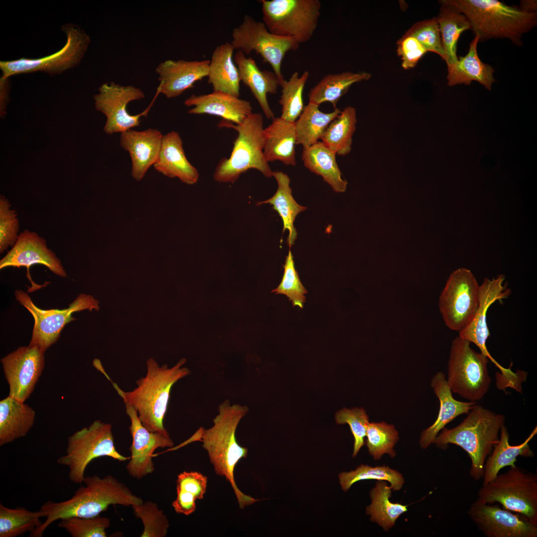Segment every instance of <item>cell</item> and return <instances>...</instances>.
I'll return each instance as SVG.
<instances>
[{
    "mask_svg": "<svg viewBox=\"0 0 537 537\" xmlns=\"http://www.w3.org/2000/svg\"><path fill=\"white\" fill-rule=\"evenodd\" d=\"M445 0L468 18L479 42L506 38L520 46L523 34L537 25L536 12H526L497 0Z\"/></svg>",
    "mask_w": 537,
    "mask_h": 537,
    "instance_id": "cell-5",
    "label": "cell"
},
{
    "mask_svg": "<svg viewBox=\"0 0 537 537\" xmlns=\"http://www.w3.org/2000/svg\"><path fill=\"white\" fill-rule=\"evenodd\" d=\"M284 273L281 281L278 286L272 292L276 294L286 295L291 301L294 306L303 307L305 302V294L307 293L302 284L297 271L295 269L293 257L290 249L286 257L285 264L283 266Z\"/></svg>",
    "mask_w": 537,
    "mask_h": 537,
    "instance_id": "cell-46",
    "label": "cell"
},
{
    "mask_svg": "<svg viewBox=\"0 0 537 537\" xmlns=\"http://www.w3.org/2000/svg\"><path fill=\"white\" fill-rule=\"evenodd\" d=\"M44 354L37 347L22 346L0 359L9 396L21 402L29 398L44 369Z\"/></svg>",
    "mask_w": 537,
    "mask_h": 537,
    "instance_id": "cell-16",
    "label": "cell"
},
{
    "mask_svg": "<svg viewBox=\"0 0 537 537\" xmlns=\"http://www.w3.org/2000/svg\"><path fill=\"white\" fill-rule=\"evenodd\" d=\"M319 105L308 102L295 123L296 144L303 148L319 141L330 123L340 113L337 107L329 113L321 111Z\"/></svg>",
    "mask_w": 537,
    "mask_h": 537,
    "instance_id": "cell-37",
    "label": "cell"
},
{
    "mask_svg": "<svg viewBox=\"0 0 537 537\" xmlns=\"http://www.w3.org/2000/svg\"><path fill=\"white\" fill-rule=\"evenodd\" d=\"M441 4L437 17L442 44L445 53L447 67L454 65L458 60L457 43L463 31L471 29L468 18L445 0L439 1Z\"/></svg>",
    "mask_w": 537,
    "mask_h": 537,
    "instance_id": "cell-34",
    "label": "cell"
},
{
    "mask_svg": "<svg viewBox=\"0 0 537 537\" xmlns=\"http://www.w3.org/2000/svg\"><path fill=\"white\" fill-rule=\"evenodd\" d=\"M339 482L344 491H347L356 482L374 479L388 481L394 491L400 490L405 482L402 474L385 465L374 467L361 464L355 470L343 472L339 475Z\"/></svg>",
    "mask_w": 537,
    "mask_h": 537,
    "instance_id": "cell-42",
    "label": "cell"
},
{
    "mask_svg": "<svg viewBox=\"0 0 537 537\" xmlns=\"http://www.w3.org/2000/svg\"><path fill=\"white\" fill-rule=\"evenodd\" d=\"M35 411L8 396L0 401V446L25 437L33 427Z\"/></svg>",
    "mask_w": 537,
    "mask_h": 537,
    "instance_id": "cell-29",
    "label": "cell"
},
{
    "mask_svg": "<svg viewBox=\"0 0 537 537\" xmlns=\"http://www.w3.org/2000/svg\"><path fill=\"white\" fill-rule=\"evenodd\" d=\"M264 155L266 161H279L286 165H296V133L295 123L274 117L264 129Z\"/></svg>",
    "mask_w": 537,
    "mask_h": 537,
    "instance_id": "cell-27",
    "label": "cell"
},
{
    "mask_svg": "<svg viewBox=\"0 0 537 537\" xmlns=\"http://www.w3.org/2000/svg\"><path fill=\"white\" fill-rule=\"evenodd\" d=\"M321 6L319 0H263V22L271 33L291 38L300 45L316 30Z\"/></svg>",
    "mask_w": 537,
    "mask_h": 537,
    "instance_id": "cell-10",
    "label": "cell"
},
{
    "mask_svg": "<svg viewBox=\"0 0 537 537\" xmlns=\"http://www.w3.org/2000/svg\"><path fill=\"white\" fill-rule=\"evenodd\" d=\"M35 264L44 265L60 277L67 276L61 261L48 248L45 239L35 232L25 229L19 234L15 244L0 260V269L24 267L28 272L29 268Z\"/></svg>",
    "mask_w": 537,
    "mask_h": 537,
    "instance_id": "cell-20",
    "label": "cell"
},
{
    "mask_svg": "<svg viewBox=\"0 0 537 537\" xmlns=\"http://www.w3.org/2000/svg\"><path fill=\"white\" fill-rule=\"evenodd\" d=\"M272 175L277 183V190L271 197L258 202L257 205L269 204L272 206V208L278 213L282 219V233L286 230L289 231L287 243L290 247L294 244L297 235L294 226L295 218L299 213L305 210L307 207L299 205L295 200L290 186V179L286 174L276 171H272Z\"/></svg>",
    "mask_w": 537,
    "mask_h": 537,
    "instance_id": "cell-33",
    "label": "cell"
},
{
    "mask_svg": "<svg viewBox=\"0 0 537 537\" xmlns=\"http://www.w3.org/2000/svg\"><path fill=\"white\" fill-rule=\"evenodd\" d=\"M404 36L414 37L427 52L435 53L445 60V53L437 17L415 23Z\"/></svg>",
    "mask_w": 537,
    "mask_h": 537,
    "instance_id": "cell-47",
    "label": "cell"
},
{
    "mask_svg": "<svg viewBox=\"0 0 537 537\" xmlns=\"http://www.w3.org/2000/svg\"><path fill=\"white\" fill-rule=\"evenodd\" d=\"M41 510L31 511L22 507L9 508L0 504V537H16L32 534L42 525Z\"/></svg>",
    "mask_w": 537,
    "mask_h": 537,
    "instance_id": "cell-40",
    "label": "cell"
},
{
    "mask_svg": "<svg viewBox=\"0 0 537 537\" xmlns=\"http://www.w3.org/2000/svg\"><path fill=\"white\" fill-rule=\"evenodd\" d=\"M153 166L163 175L178 178L188 185L196 183L199 178L197 170L186 157L181 137L175 131L163 135L159 157Z\"/></svg>",
    "mask_w": 537,
    "mask_h": 537,
    "instance_id": "cell-25",
    "label": "cell"
},
{
    "mask_svg": "<svg viewBox=\"0 0 537 537\" xmlns=\"http://www.w3.org/2000/svg\"><path fill=\"white\" fill-rule=\"evenodd\" d=\"M234 50L229 42L215 49L209 65L208 83L212 85L213 91L239 97L241 80L238 68L233 60Z\"/></svg>",
    "mask_w": 537,
    "mask_h": 537,
    "instance_id": "cell-31",
    "label": "cell"
},
{
    "mask_svg": "<svg viewBox=\"0 0 537 537\" xmlns=\"http://www.w3.org/2000/svg\"><path fill=\"white\" fill-rule=\"evenodd\" d=\"M207 483V477L197 471H183L179 474L177 498L172 504L176 512L186 516L194 512L195 501L203 498Z\"/></svg>",
    "mask_w": 537,
    "mask_h": 537,
    "instance_id": "cell-39",
    "label": "cell"
},
{
    "mask_svg": "<svg viewBox=\"0 0 537 537\" xmlns=\"http://www.w3.org/2000/svg\"><path fill=\"white\" fill-rule=\"evenodd\" d=\"M209 60H167L156 68L160 82L157 88L167 98L178 97L208 75Z\"/></svg>",
    "mask_w": 537,
    "mask_h": 537,
    "instance_id": "cell-21",
    "label": "cell"
},
{
    "mask_svg": "<svg viewBox=\"0 0 537 537\" xmlns=\"http://www.w3.org/2000/svg\"><path fill=\"white\" fill-rule=\"evenodd\" d=\"M184 104L194 106L188 110L189 114L216 115L235 124L241 123L253 113L249 101L220 91L198 95L192 94Z\"/></svg>",
    "mask_w": 537,
    "mask_h": 537,
    "instance_id": "cell-23",
    "label": "cell"
},
{
    "mask_svg": "<svg viewBox=\"0 0 537 537\" xmlns=\"http://www.w3.org/2000/svg\"><path fill=\"white\" fill-rule=\"evenodd\" d=\"M391 489L386 481L377 480L370 491L371 503L365 510L366 514L370 516V520L386 532L394 527L402 514L408 511L407 505L390 501Z\"/></svg>",
    "mask_w": 537,
    "mask_h": 537,
    "instance_id": "cell-36",
    "label": "cell"
},
{
    "mask_svg": "<svg viewBox=\"0 0 537 537\" xmlns=\"http://www.w3.org/2000/svg\"><path fill=\"white\" fill-rule=\"evenodd\" d=\"M397 54L402 60V67L405 70L415 67L420 59L427 52L414 37L403 36L397 42Z\"/></svg>",
    "mask_w": 537,
    "mask_h": 537,
    "instance_id": "cell-50",
    "label": "cell"
},
{
    "mask_svg": "<svg viewBox=\"0 0 537 537\" xmlns=\"http://www.w3.org/2000/svg\"><path fill=\"white\" fill-rule=\"evenodd\" d=\"M467 514L477 528L487 537H537V525L526 517L497 505L477 499Z\"/></svg>",
    "mask_w": 537,
    "mask_h": 537,
    "instance_id": "cell-17",
    "label": "cell"
},
{
    "mask_svg": "<svg viewBox=\"0 0 537 537\" xmlns=\"http://www.w3.org/2000/svg\"><path fill=\"white\" fill-rule=\"evenodd\" d=\"M337 155L322 141L303 148L302 160L304 166L310 172L322 177L333 190L344 192L348 182L342 177V174L336 161Z\"/></svg>",
    "mask_w": 537,
    "mask_h": 537,
    "instance_id": "cell-32",
    "label": "cell"
},
{
    "mask_svg": "<svg viewBox=\"0 0 537 537\" xmlns=\"http://www.w3.org/2000/svg\"><path fill=\"white\" fill-rule=\"evenodd\" d=\"M371 77L370 74L365 72H344L327 74L310 90L309 102L319 106L324 102H330L335 108L340 99L353 84L367 81Z\"/></svg>",
    "mask_w": 537,
    "mask_h": 537,
    "instance_id": "cell-35",
    "label": "cell"
},
{
    "mask_svg": "<svg viewBox=\"0 0 537 537\" xmlns=\"http://www.w3.org/2000/svg\"><path fill=\"white\" fill-rule=\"evenodd\" d=\"M110 525V519L99 515L67 517L61 519L58 524L73 537H106V530Z\"/></svg>",
    "mask_w": 537,
    "mask_h": 537,
    "instance_id": "cell-45",
    "label": "cell"
},
{
    "mask_svg": "<svg viewBox=\"0 0 537 537\" xmlns=\"http://www.w3.org/2000/svg\"><path fill=\"white\" fill-rule=\"evenodd\" d=\"M124 404L130 419L129 430L132 438L129 448L131 456L126 469L131 476L140 479L155 471L152 457L155 450L160 448H172L174 443L169 435L148 430L142 424L136 410L128 404Z\"/></svg>",
    "mask_w": 537,
    "mask_h": 537,
    "instance_id": "cell-18",
    "label": "cell"
},
{
    "mask_svg": "<svg viewBox=\"0 0 537 537\" xmlns=\"http://www.w3.org/2000/svg\"><path fill=\"white\" fill-rule=\"evenodd\" d=\"M482 485L478 499L520 514L537 525V475L516 465Z\"/></svg>",
    "mask_w": 537,
    "mask_h": 537,
    "instance_id": "cell-8",
    "label": "cell"
},
{
    "mask_svg": "<svg viewBox=\"0 0 537 537\" xmlns=\"http://www.w3.org/2000/svg\"><path fill=\"white\" fill-rule=\"evenodd\" d=\"M218 126L233 128L238 136L230 157L221 159L217 165L213 176L214 180L233 183L250 169L259 171L267 178L272 177L264 155L265 135L262 114L252 113L238 124L222 119Z\"/></svg>",
    "mask_w": 537,
    "mask_h": 537,
    "instance_id": "cell-6",
    "label": "cell"
},
{
    "mask_svg": "<svg viewBox=\"0 0 537 537\" xmlns=\"http://www.w3.org/2000/svg\"><path fill=\"white\" fill-rule=\"evenodd\" d=\"M366 436L368 451L374 460L380 459L384 454L392 458L395 456L393 448L399 440V435L393 425L384 422H369Z\"/></svg>",
    "mask_w": 537,
    "mask_h": 537,
    "instance_id": "cell-43",
    "label": "cell"
},
{
    "mask_svg": "<svg viewBox=\"0 0 537 537\" xmlns=\"http://www.w3.org/2000/svg\"><path fill=\"white\" fill-rule=\"evenodd\" d=\"M143 112L131 115L127 110L128 104L133 100H141L145 95L143 91L132 86H121L113 82L101 85L98 93L93 96L95 109L105 115L106 122L103 128L107 134L122 133L140 125L141 116H147L156 97Z\"/></svg>",
    "mask_w": 537,
    "mask_h": 537,
    "instance_id": "cell-15",
    "label": "cell"
},
{
    "mask_svg": "<svg viewBox=\"0 0 537 537\" xmlns=\"http://www.w3.org/2000/svg\"><path fill=\"white\" fill-rule=\"evenodd\" d=\"M309 76L307 71L300 76L295 72L288 80H284L281 84V94L279 100L281 106L280 118L291 122H295L298 119L305 106L303 92Z\"/></svg>",
    "mask_w": 537,
    "mask_h": 537,
    "instance_id": "cell-41",
    "label": "cell"
},
{
    "mask_svg": "<svg viewBox=\"0 0 537 537\" xmlns=\"http://www.w3.org/2000/svg\"><path fill=\"white\" fill-rule=\"evenodd\" d=\"M163 135L156 129L139 131L130 129L121 133L120 144L128 152L132 162L131 176L137 181L143 179L156 162Z\"/></svg>",
    "mask_w": 537,
    "mask_h": 537,
    "instance_id": "cell-22",
    "label": "cell"
},
{
    "mask_svg": "<svg viewBox=\"0 0 537 537\" xmlns=\"http://www.w3.org/2000/svg\"><path fill=\"white\" fill-rule=\"evenodd\" d=\"M231 43L235 49L247 55L255 51L271 66L280 86L284 81L281 70L283 59L288 51L297 49L299 44L291 38L271 33L263 22L249 15H245L242 23L233 29Z\"/></svg>",
    "mask_w": 537,
    "mask_h": 537,
    "instance_id": "cell-12",
    "label": "cell"
},
{
    "mask_svg": "<svg viewBox=\"0 0 537 537\" xmlns=\"http://www.w3.org/2000/svg\"><path fill=\"white\" fill-rule=\"evenodd\" d=\"M537 434V427H536L522 443L511 446L509 443V434L507 428L505 425H503L500 430L499 441L485 462L482 478V485H485L491 481L502 468L515 465L517 457L534 456V453L530 448L529 442Z\"/></svg>",
    "mask_w": 537,
    "mask_h": 537,
    "instance_id": "cell-28",
    "label": "cell"
},
{
    "mask_svg": "<svg viewBox=\"0 0 537 537\" xmlns=\"http://www.w3.org/2000/svg\"><path fill=\"white\" fill-rule=\"evenodd\" d=\"M16 299L32 315L34 324L31 339L28 346L36 347L44 353L59 339L65 325L74 321V312L99 309V302L92 296L80 294L67 308L43 310L36 306L24 291L16 290Z\"/></svg>",
    "mask_w": 537,
    "mask_h": 537,
    "instance_id": "cell-13",
    "label": "cell"
},
{
    "mask_svg": "<svg viewBox=\"0 0 537 537\" xmlns=\"http://www.w3.org/2000/svg\"><path fill=\"white\" fill-rule=\"evenodd\" d=\"M3 195L0 196V252L3 253L9 247H13L19 234V221L15 210Z\"/></svg>",
    "mask_w": 537,
    "mask_h": 537,
    "instance_id": "cell-49",
    "label": "cell"
},
{
    "mask_svg": "<svg viewBox=\"0 0 537 537\" xmlns=\"http://www.w3.org/2000/svg\"><path fill=\"white\" fill-rule=\"evenodd\" d=\"M185 361L181 358L169 368L167 364L160 366L154 359L149 358L146 362V375L137 380L136 387L130 391H123L111 381L124 403L136 410L142 424L149 431L169 435L164 426V419L173 386L190 373L188 368L183 366Z\"/></svg>",
    "mask_w": 537,
    "mask_h": 537,
    "instance_id": "cell-3",
    "label": "cell"
},
{
    "mask_svg": "<svg viewBox=\"0 0 537 537\" xmlns=\"http://www.w3.org/2000/svg\"><path fill=\"white\" fill-rule=\"evenodd\" d=\"M431 386L440 401V409L435 422L424 430L420 439V445L423 449L434 443L435 439L445 426L457 416L468 414L476 402L457 400L452 395L445 375L438 372L433 378Z\"/></svg>",
    "mask_w": 537,
    "mask_h": 537,
    "instance_id": "cell-24",
    "label": "cell"
},
{
    "mask_svg": "<svg viewBox=\"0 0 537 537\" xmlns=\"http://www.w3.org/2000/svg\"><path fill=\"white\" fill-rule=\"evenodd\" d=\"M84 482L85 485L80 487L71 498L43 503L40 510L46 520L29 537H41L49 526L58 520L70 517H93L106 511L111 505L132 507L143 502L128 486L111 475L103 478L95 475L87 476Z\"/></svg>",
    "mask_w": 537,
    "mask_h": 537,
    "instance_id": "cell-1",
    "label": "cell"
},
{
    "mask_svg": "<svg viewBox=\"0 0 537 537\" xmlns=\"http://www.w3.org/2000/svg\"><path fill=\"white\" fill-rule=\"evenodd\" d=\"M9 79L0 78V116L2 118L5 115L6 107L8 103V92L9 91Z\"/></svg>",
    "mask_w": 537,
    "mask_h": 537,
    "instance_id": "cell-51",
    "label": "cell"
},
{
    "mask_svg": "<svg viewBox=\"0 0 537 537\" xmlns=\"http://www.w3.org/2000/svg\"><path fill=\"white\" fill-rule=\"evenodd\" d=\"M504 280L505 277L502 274L491 279H484L479 285V304L477 311L467 326L458 332V337L475 344L479 349L480 353L491 360L500 371H502L504 367L492 357L486 347V341L490 336L486 317L488 309L493 303L507 298L511 294V290L504 283Z\"/></svg>",
    "mask_w": 537,
    "mask_h": 537,
    "instance_id": "cell-19",
    "label": "cell"
},
{
    "mask_svg": "<svg viewBox=\"0 0 537 537\" xmlns=\"http://www.w3.org/2000/svg\"><path fill=\"white\" fill-rule=\"evenodd\" d=\"M102 456L119 461L130 458L116 450L111 425L97 420L68 437L66 453L58 458L57 462L68 468V477L71 482L82 484L89 464Z\"/></svg>",
    "mask_w": 537,
    "mask_h": 537,
    "instance_id": "cell-7",
    "label": "cell"
},
{
    "mask_svg": "<svg viewBox=\"0 0 537 537\" xmlns=\"http://www.w3.org/2000/svg\"><path fill=\"white\" fill-rule=\"evenodd\" d=\"M467 414L457 426L451 429L444 428L434 443L443 449L448 444L463 449L471 460L470 476L479 480L482 478L486 458L499 441L505 417L477 404Z\"/></svg>",
    "mask_w": 537,
    "mask_h": 537,
    "instance_id": "cell-4",
    "label": "cell"
},
{
    "mask_svg": "<svg viewBox=\"0 0 537 537\" xmlns=\"http://www.w3.org/2000/svg\"><path fill=\"white\" fill-rule=\"evenodd\" d=\"M234 61L238 68L241 81L247 86L259 103L266 117L269 119L274 118L268 100V94H275L279 81L273 72L261 70L255 61L251 57H246L241 50H238L234 56Z\"/></svg>",
    "mask_w": 537,
    "mask_h": 537,
    "instance_id": "cell-26",
    "label": "cell"
},
{
    "mask_svg": "<svg viewBox=\"0 0 537 537\" xmlns=\"http://www.w3.org/2000/svg\"><path fill=\"white\" fill-rule=\"evenodd\" d=\"M357 122L356 108L347 106L327 127L321 138L322 142L336 155H348L352 150Z\"/></svg>",
    "mask_w": 537,
    "mask_h": 537,
    "instance_id": "cell-38",
    "label": "cell"
},
{
    "mask_svg": "<svg viewBox=\"0 0 537 537\" xmlns=\"http://www.w3.org/2000/svg\"><path fill=\"white\" fill-rule=\"evenodd\" d=\"M520 4L521 10L529 12H536L537 7L536 0H522Z\"/></svg>",
    "mask_w": 537,
    "mask_h": 537,
    "instance_id": "cell-52",
    "label": "cell"
},
{
    "mask_svg": "<svg viewBox=\"0 0 537 537\" xmlns=\"http://www.w3.org/2000/svg\"><path fill=\"white\" fill-rule=\"evenodd\" d=\"M479 37L475 35L469 44L468 53L464 56L458 57L457 62L448 67L447 79L449 86L464 84L468 85L475 81L487 89L490 90L495 82L494 69L489 65L484 63L479 58L477 51Z\"/></svg>",
    "mask_w": 537,
    "mask_h": 537,
    "instance_id": "cell-30",
    "label": "cell"
},
{
    "mask_svg": "<svg viewBox=\"0 0 537 537\" xmlns=\"http://www.w3.org/2000/svg\"><path fill=\"white\" fill-rule=\"evenodd\" d=\"M66 35L64 46L58 51L37 59L21 58L0 62L1 77L42 72L58 75L78 66L83 59L90 42V36L78 26L67 24L62 26Z\"/></svg>",
    "mask_w": 537,
    "mask_h": 537,
    "instance_id": "cell-11",
    "label": "cell"
},
{
    "mask_svg": "<svg viewBox=\"0 0 537 537\" xmlns=\"http://www.w3.org/2000/svg\"><path fill=\"white\" fill-rule=\"evenodd\" d=\"M337 423L348 424L354 438L353 456H356L361 448L364 445V438L369 423V419L362 408L348 409L345 408L338 411L335 415Z\"/></svg>",
    "mask_w": 537,
    "mask_h": 537,
    "instance_id": "cell-48",
    "label": "cell"
},
{
    "mask_svg": "<svg viewBox=\"0 0 537 537\" xmlns=\"http://www.w3.org/2000/svg\"><path fill=\"white\" fill-rule=\"evenodd\" d=\"M248 410L246 406L231 405L229 400H225L218 406V414L213 419V426L207 430L200 428L187 441L202 442L216 473L224 476L229 482L241 509L259 501L241 492L234 478L236 464L248 454V449L237 442L236 431Z\"/></svg>",
    "mask_w": 537,
    "mask_h": 537,
    "instance_id": "cell-2",
    "label": "cell"
},
{
    "mask_svg": "<svg viewBox=\"0 0 537 537\" xmlns=\"http://www.w3.org/2000/svg\"><path fill=\"white\" fill-rule=\"evenodd\" d=\"M470 343L458 336L452 340L447 381L452 392L477 402L485 396L491 385L489 360L472 349Z\"/></svg>",
    "mask_w": 537,
    "mask_h": 537,
    "instance_id": "cell-9",
    "label": "cell"
},
{
    "mask_svg": "<svg viewBox=\"0 0 537 537\" xmlns=\"http://www.w3.org/2000/svg\"><path fill=\"white\" fill-rule=\"evenodd\" d=\"M479 292V285L469 269L459 268L450 274L439 301L449 329L459 332L470 323L478 306Z\"/></svg>",
    "mask_w": 537,
    "mask_h": 537,
    "instance_id": "cell-14",
    "label": "cell"
},
{
    "mask_svg": "<svg viewBox=\"0 0 537 537\" xmlns=\"http://www.w3.org/2000/svg\"><path fill=\"white\" fill-rule=\"evenodd\" d=\"M135 516L143 524L141 537H165L170 527L168 519L157 504L151 501L132 506Z\"/></svg>",
    "mask_w": 537,
    "mask_h": 537,
    "instance_id": "cell-44",
    "label": "cell"
}]
</instances>
